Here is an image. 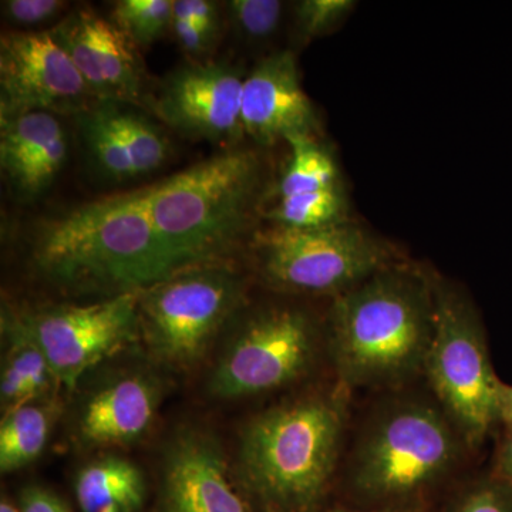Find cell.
<instances>
[{"label": "cell", "instance_id": "obj_1", "mask_svg": "<svg viewBox=\"0 0 512 512\" xmlns=\"http://www.w3.org/2000/svg\"><path fill=\"white\" fill-rule=\"evenodd\" d=\"M35 261L53 281L83 291H143L185 268L157 231L146 188L87 202L45 222Z\"/></svg>", "mask_w": 512, "mask_h": 512}, {"label": "cell", "instance_id": "obj_2", "mask_svg": "<svg viewBox=\"0 0 512 512\" xmlns=\"http://www.w3.org/2000/svg\"><path fill=\"white\" fill-rule=\"evenodd\" d=\"M329 349L346 389L386 387L424 372L434 328V282L390 265L335 296Z\"/></svg>", "mask_w": 512, "mask_h": 512}, {"label": "cell", "instance_id": "obj_3", "mask_svg": "<svg viewBox=\"0 0 512 512\" xmlns=\"http://www.w3.org/2000/svg\"><path fill=\"white\" fill-rule=\"evenodd\" d=\"M349 389L258 414L242 433L238 476L266 512H305L326 493L338 463Z\"/></svg>", "mask_w": 512, "mask_h": 512}, {"label": "cell", "instance_id": "obj_4", "mask_svg": "<svg viewBox=\"0 0 512 512\" xmlns=\"http://www.w3.org/2000/svg\"><path fill=\"white\" fill-rule=\"evenodd\" d=\"M262 163L251 150L208 158L146 187L151 220L187 266L231 248L254 220Z\"/></svg>", "mask_w": 512, "mask_h": 512}, {"label": "cell", "instance_id": "obj_5", "mask_svg": "<svg viewBox=\"0 0 512 512\" xmlns=\"http://www.w3.org/2000/svg\"><path fill=\"white\" fill-rule=\"evenodd\" d=\"M466 443L440 404L400 400L376 414L355 448L352 484L372 501H399L439 483Z\"/></svg>", "mask_w": 512, "mask_h": 512}, {"label": "cell", "instance_id": "obj_6", "mask_svg": "<svg viewBox=\"0 0 512 512\" xmlns=\"http://www.w3.org/2000/svg\"><path fill=\"white\" fill-rule=\"evenodd\" d=\"M424 373L467 446L498 423V386L480 315L466 293L434 282V328Z\"/></svg>", "mask_w": 512, "mask_h": 512}, {"label": "cell", "instance_id": "obj_7", "mask_svg": "<svg viewBox=\"0 0 512 512\" xmlns=\"http://www.w3.org/2000/svg\"><path fill=\"white\" fill-rule=\"evenodd\" d=\"M262 274L289 292L338 296L392 264L389 248L355 224L318 229L272 224L256 238Z\"/></svg>", "mask_w": 512, "mask_h": 512}, {"label": "cell", "instance_id": "obj_8", "mask_svg": "<svg viewBox=\"0 0 512 512\" xmlns=\"http://www.w3.org/2000/svg\"><path fill=\"white\" fill-rule=\"evenodd\" d=\"M241 299V279L229 269L211 265L185 268L141 291L140 328L164 362L191 365L204 355Z\"/></svg>", "mask_w": 512, "mask_h": 512}, {"label": "cell", "instance_id": "obj_9", "mask_svg": "<svg viewBox=\"0 0 512 512\" xmlns=\"http://www.w3.org/2000/svg\"><path fill=\"white\" fill-rule=\"evenodd\" d=\"M318 352V330L305 312L272 309L249 320L211 379L221 399L255 396L305 375Z\"/></svg>", "mask_w": 512, "mask_h": 512}, {"label": "cell", "instance_id": "obj_10", "mask_svg": "<svg viewBox=\"0 0 512 512\" xmlns=\"http://www.w3.org/2000/svg\"><path fill=\"white\" fill-rule=\"evenodd\" d=\"M141 291L103 302L59 306L19 319L45 355L56 382L74 389L80 377L136 339Z\"/></svg>", "mask_w": 512, "mask_h": 512}, {"label": "cell", "instance_id": "obj_11", "mask_svg": "<svg viewBox=\"0 0 512 512\" xmlns=\"http://www.w3.org/2000/svg\"><path fill=\"white\" fill-rule=\"evenodd\" d=\"M94 99L53 30L8 32L0 39V117L28 111L77 114Z\"/></svg>", "mask_w": 512, "mask_h": 512}, {"label": "cell", "instance_id": "obj_12", "mask_svg": "<svg viewBox=\"0 0 512 512\" xmlns=\"http://www.w3.org/2000/svg\"><path fill=\"white\" fill-rule=\"evenodd\" d=\"M244 80L231 64H190L164 80L151 107L158 119L181 136L232 144L244 134Z\"/></svg>", "mask_w": 512, "mask_h": 512}, {"label": "cell", "instance_id": "obj_13", "mask_svg": "<svg viewBox=\"0 0 512 512\" xmlns=\"http://www.w3.org/2000/svg\"><path fill=\"white\" fill-rule=\"evenodd\" d=\"M52 30L94 99L143 104L144 72L137 46L113 20L82 8Z\"/></svg>", "mask_w": 512, "mask_h": 512}, {"label": "cell", "instance_id": "obj_14", "mask_svg": "<svg viewBox=\"0 0 512 512\" xmlns=\"http://www.w3.org/2000/svg\"><path fill=\"white\" fill-rule=\"evenodd\" d=\"M76 120L90 160L109 180L153 173L170 157L163 128L131 104L94 101Z\"/></svg>", "mask_w": 512, "mask_h": 512}, {"label": "cell", "instance_id": "obj_15", "mask_svg": "<svg viewBox=\"0 0 512 512\" xmlns=\"http://www.w3.org/2000/svg\"><path fill=\"white\" fill-rule=\"evenodd\" d=\"M241 117L244 134L259 146L286 143L299 134L315 136L318 117L291 50L264 57L245 77Z\"/></svg>", "mask_w": 512, "mask_h": 512}, {"label": "cell", "instance_id": "obj_16", "mask_svg": "<svg viewBox=\"0 0 512 512\" xmlns=\"http://www.w3.org/2000/svg\"><path fill=\"white\" fill-rule=\"evenodd\" d=\"M164 512H248L229 478L221 448L187 433L174 441L164 470Z\"/></svg>", "mask_w": 512, "mask_h": 512}, {"label": "cell", "instance_id": "obj_17", "mask_svg": "<svg viewBox=\"0 0 512 512\" xmlns=\"http://www.w3.org/2000/svg\"><path fill=\"white\" fill-rule=\"evenodd\" d=\"M67 154L69 140L57 114L28 111L0 117V164L23 200L40 197L52 187Z\"/></svg>", "mask_w": 512, "mask_h": 512}, {"label": "cell", "instance_id": "obj_18", "mask_svg": "<svg viewBox=\"0 0 512 512\" xmlns=\"http://www.w3.org/2000/svg\"><path fill=\"white\" fill-rule=\"evenodd\" d=\"M160 392L144 376L121 377L84 404L80 439L90 446H121L143 436L156 416Z\"/></svg>", "mask_w": 512, "mask_h": 512}, {"label": "cell", "instance_id": "obj_19", "mask_svg": "<svg viewBox=\"0 0 512 512\" xmlns=\"http://www.w3.org/2000/svg\"><path fill=\"white\" fill-rule=\"evenodd\" d=\"M74 490L82 512H138L146 498L141 471L126 458L114 456L84 467Z\"/></svg>", "mask_w": 512, "mask_h": 512}, {"label": "cell", "instance_id": "obj_20", "mask_svg": "<svg viewBox=\"0 0 512 512\" xmlns=\"http://www.w3.org/2000/svg\"><path fill=\"white\" fill-rule=\"evenodd\" d=\"M8 335L10 349L0 382L6 413L32 403L56 382L45 355L19 319L8 322Z\"/></svg>", "mask_w": 512, "mask_h": 512}, {"label": "cell", "instance_id": "obj_21", "mask_svg": "<svg viewBox=\"0 0 512 512\" xmlns=\"http://www.w3.org/2000/svg\"><path fill=\"white\" fill-rule=\"evenodd\" d=\"M55 416L53 404L33 402L5 414L0 426L2 473L20 470L42 454Z\"/></svg>", "mask_w": 512, "mask_h": 512}, {"label": "cell", "instance_id": "obj_22", "mask_svg": "<svg viewBox=\"0 0 512 512\" xmlns=\"http://www.w3.org/2000/svg\"><path fill=\"white\" fill-rule=\"evenodd\" d=\"M291 158L279 184V197L309 194L340 187L335 158L315 136L299 134L286 140Z\"/></svg>", "mask_w": 512, "mask_h": 512}, {"label": "cell", "instance_id": "obj_23", "mask_svg": "<svg viewBox=\"0 0 512 512\" xmlns=\"http://www.w3.org/2000/svg\"><path fill=\"white\" fill-rule=\"evenodd\" d=\"M272 224L292 229H318L348 222V200L342 185L309 194L279 197L266 214Z\"/></svg>", "mask_w": 512, "mask_h": 512}, {"label": "cell", "instance_id": "obj_24", "mask_svg": "<svg viewBox=\"0 0 512 512\" xmlns=\"http://www.w3.org/2000/svg\"><path fill=\"white\" fill-rule=\"evenodd\" d=\"M111 20L138 47L153 45L173 26V0H121Z\"/></svg>", "mask_w": 512, "mask_h": 512}, {"label": "cell", "instance_id": "obj_25", "mask_svg": "<svg viewBox=\"0 0 512 512\" xmlns=\"http://www.w3.org/2000/svg\"><path fill=\"white\" fill-rule=\"evenodd\" d=\"M279 0H231L228 18L239 35L251 42H266L276 35L284 18Z\"/></svg>", "mask_w": 512, "mask_h": 512}, {"label": "cell", "instance_id": "obj_26", "mask_svg": "<svg viewBox=\"0 0 512 512\" xmlns=\"http://www.w3.org/2000/svg\"><path fill=\"white\" fill-rule=\"evenodd\" d=\"M353 0H302L296 3V29L303 39H316L338 28L352 10Z\"/></svg>", "mask_w": 512, "mask_h": 512}, {"label": "cell", "instance_id": "obj_27", "mask_svg": "<svg viewBox=\"0 0 512 512\" xmlns=\"http://www.w3.org/2000/svg\"><path fill=\"white\" fill-rule=\"evenodd\" d=\"M450 512H512V488L491 474L471 484Z\"/></svg>", "mask_w": 512, "mask_h": 512}, {"label": "cell", "instance_id": "obj_28", "mask_svg": "<svg viewBox=\"0 0 512 512\" xmlns=\"http://www.w3.org/2000/svg\"><path fill=\"white\" fill-rule=\"evenodd\" d=\"M67 5L62 0H8L2 2V9L15 25L37 26L57 18Z\"/></svg>", "mask_w": 512, "mask_h": 512}, {"label": "cell", "instance_id": "obj_29", "mask_svg": "<svg viewBox=\"0 0 512 512\" xmlns=\"http://www.w3.org/2000/svg\"><path fill=\"white\" fill-rule=\"evenodd\" d=\"M173 20H185L214 42L220 30V10L210 0H173Z\"/></svg>", "mask_w": 512, "mask_h": 512}, {"label": "cell", "instance_id": "obj_30", "mask_svg": "<svg viewBox=\"0 0 512 512\" xmlns=\"http://www.w3.org/2000/svg\"><path fill=\"white\" fill-rule=\"evenodd\" d=\"M175 39L187 55L201 57L210 49L211 40L197 26L185 20H173Z\"/></svg>", "mask_w": 512, "mask_h": 512}, {"label": "cell", "instance_id": "obj_31", "mask_svg": "<svg viewBox=\"0 0 512 512\" xmlns=\"http://www.w3.org/2000/svg\"><path fill=\"white\" fill-rule=\"evenodd\" d=\"M22 512H70L66 505L50 491L40 487H29L20 495Z\"/></svg>", "mask_w": 512, "mask_h": 512}, {"label": "cell", "instance_id": "obj_32", "mask_svg": "<svg viewBox=\"0 0 512 512\" xmlns=\"http://www.w3.org/2000/svg\"><path fill=\"white\" fill-rule=\"evenodd\" d=\"M494 477L512 488V430L505 429L494 458Z\"/></svg>", "mask_w": 512, "mask_h": 512}, {"label": "cell", "instance_id": "obj_33", "mask_svg": "<svg viewBox=\"0 0 512 512\" xmlns=\"http://www.w3.org/2000/svg\"><path fill=\"white\" fill-rule=\"evenodd\" d=\"M498 423H503L505 429L512 430V386L501 380L498 386Z\"/></svg>", "mask_w": 512, "mask_h": 512}, {"label": "cell", "instance_id": "obj_34", "mask_svg": "<svg viewBox=\"0 0 512 512\" xmlns=\"http://www.w3.org/2000/svg\"><path fill=\"white\" fill-rule=\"evenodd\" d=\"M0 512H22L20 510H16L12 504L8 503V501L3 500L2 504H0Z\"/></svg>", "mask_w": 512, "mask_h": 512}, {"label": "cell", "instance_id": "obj_35", "mask_svg": "<svg viewBox=\"0 0 512 512\" xmlns=\"http://www.w3.org/2000/svg\"><path fill=\"white\" fill-rule=\"evenodd\" d=\"M335 512H346V511H335ZM372 512H409V511L383 510V511H372Z\"/></svg>", "mask_w": 512, "mask_h": 512}]
</instances>
